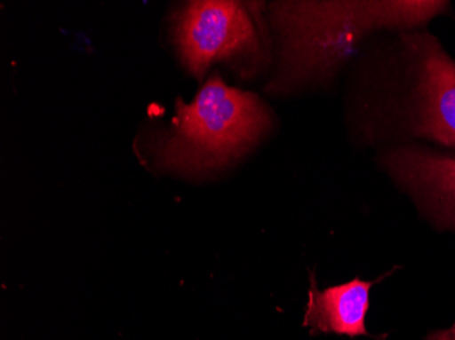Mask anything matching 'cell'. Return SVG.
I'll list each match as a JSON object with an SVG mask.
<instances>
[{"label":"cell","instance_id":"obj_1","mask_svg":"<svg viewBox=\"0 0 455 340\" xmlns=\"http://www.w3.org/2000/svg\"><path fill=\"white\" fill-rule=\"evenodd\" d=\"M439 0H334L275 2L268 18L278 40L277 73L268 93L331 81L365 37L375 32L423 29L443 14Z\"/></svg>","mask_w":455,"mask_h":340},{"label":"cell","instance_id":"obj_2","mask_svg":"<svg viewBox=\"0 0 455 340\" xmlns=\"http://www.w3.org/2000/svg\"><path fill=\"white\" fill-rule=\"evenodd\" d=\"M270 127L272 112L257 94L213 74L190 104L178 101L172 131L157 146V157L167 168L211 172L247 154Z\"/></svg>","mask_w":455,"mask_h":340},{"label":"cell","instance_id":"obj_3","mask_svg":"<svg viewBox=\"0 0 455 340\" xmlns=\"http://www.w3.org/2000/svg\"><path fill=\"white\" fill-rule=\"evenodd\" d=\"M403 82L397 117L403 134L455 148V59L427 32L400 33Z\"/></svg>","mask_w":455,"mask_h":340},{"label":"cell","instance_id":"obj_4","mask_svg":"<svg viewBox=\"0 0 455 340\" xmlns=\"http://www.w3.org/2000/svg\"><path fill=\"white\" fill-rule=\"evenodd\" d=\"M240 2H190L176 18L175 43L183 65L196 78L224 61L242 73H255L265 60L259 29Z\"/></svg>","mask_w":455,"mask_h":340},{"label":"cell","instance_id":"obj_5","mask_svg":"<svg viewBox=\"0 0 455 340\" xmlns=\"http://www.w3.org/2000/svg\"><path fill=\"white\" fill-rule=\"evenodd\" d=\"M378 160L432 222L455 230V154L413 143L386 148Z\"/></svg>","mask_w":455,"mask_h":340},{"label":"cell","instance_id":"obj_6","mask_svg":"<svg viewBox=\"0 0 455 340\" xmlns=\"http://www.w3.org/2000/svg\"><path fill=\"white\" fill-rule=\"evenodd\" d=\"M383 278L375 281L354 278L349 282L319 290L315 278L311 275L303 326L311 329V334L371 336L365 326L371 289Z\"/></svg>","mask_w":455,"mask_h":340},{"label":"cell","instance_id":"obj_7","mask_svg":"<svg viewBox=\"0 0 455 340\" xmlns=\"http://www.w3.org/2000/svg\"><path fill=\"white\" fill-rule=\"evenodd\" d=\"M427 340H455V323L450 328L432 332L428 335Z\"/></svg>","mask_w":455,"mask_h":340}]
</instances>
